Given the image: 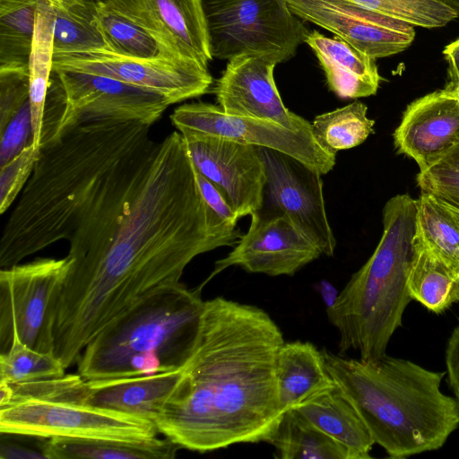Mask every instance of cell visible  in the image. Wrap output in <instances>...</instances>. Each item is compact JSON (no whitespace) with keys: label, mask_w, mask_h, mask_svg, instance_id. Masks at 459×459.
<instances>
[{"label":"cell","mask_w":459,"mask_h":459,"mask_svg":"<svg viewBox=\"0 0 459 459\" xmlns=\"http://www.w3.org/2000/svg\"><path fill=\"white\" fill-rule=\"evenodd\" d=\"M241 236L204 200L179 132L143 143L110 170L68 240L54 354L65 368L76 363L112 319Z\"/></svg>","instance_id":"obj_1"},{"label":"cell","mask_w":459,"mask_h":459,"mask_svg":"<svg viewBox=\"0 0 459 459\" xmlns=\"http://www.w3.org/2000/svg\"><path fill=\"white\" fill-rule=\"evenodd\" d=\"M284 342L263 308L223 297L205 300L195 346L154 420L159 432L198 453L267 443L284 413L276 385Z\"/></svg>","instance_id":"obj_2"},{"label":"cell","mask_w":459,"mask_h":459,"mask_svg":"<svg viewBox=\"0 0 459 459\" xmlns=\"http://www.w3.org/2000/svg\"><path fill=\"white\" fill-rule=\"evenodd\" d=\"M151 126L100 119L78 124L40 148L0 238V268L69 240L110 170L147 141Z\"/></svg>","instance_id":"obj_3"},{"label":"cell","mask_w":459,"mask_h":459,"mask_svg":"<svg viewBox=\"0 0 459 459\" xmlns=\"http://www.w3.org/2000/svg\"><path fill=\"white\" fill-rule=\"evenodd\" d=\"M333 381L390 458L437 450L459 427V404L440 390L445 372L386 354L375 360L322 350Z\"/></svg>","instance_id":"obj_4"},{"label":"cell","mask_w":459,"mask_h":459,"mask_svg":"<svg viewBox=\"0 0 459 459\" xmlns=\"http://www.w3.org/2000/svg\"><path fill=\"white\" fill-rule=\"evenodd\" d=\"M417 213L418 199L407 194L387 201L383 234L375 251L326 308L328 320L339 333L338 353L352 350L365 360L386 354L412 300L407 279L415 249Z\"/></svg>","instance_id":"obj_5"},{"label":"cell","mask_w":459,"mask_h":459,"mask_svg":"<svg viewBox=\"0 0 459 459\" xmlns=\"http://www.w3.org/2000/svg\"><path fill=\"white\" fill-rule=\"evenodd\" d=\"M202 289L181 282L134 303L88 342L76 362L77 373L91 381L182 368L199 333Z\"/></svg>","instance_id":"obj_6"},{"label":"cell","mask_w":459,"mask_h":459,"mask_svg":"<svg viewBox=\"0 0 459 459\" xmlns=\"http://www.w3.org/2000/svg\"><path fill=\"white\" fill-rule=\"evenodd\" d=\"M212 58L264 54L292 58L309 33L283 0H203Z\"/></svg>","instance_id":"obj_7"},{"label":"cell","mask_w":459,"mask_h":459,"mask_svg":"<svg viewBox=\"0 0 459 459\" xmlns=\"http://www.w3.org/2000/svg\"><path fill=\"white\" fill-rule=\"evenodd\" d=\"M72 259L38 258L0 270V353L13 338L41 352H54L59 297Z\"/></svg>","instance_id":"obj_8"},{"label":"cell","mask_w":459,"mask_h":459,"mask_svg":"<svg viewBox=\"0 0 459 459\" xmlns=\"http://www.w3.org/2000/svg\"><path fill=\"white\" fill-rule=\"evenodd\" d=\"M0 432L39 438H100L145 441L160 433L136 415L88 403L26 400L0 407Z\"/></svg>","instance_id":"obj_9"},{"label":"cell","mask_w":459,"mask_h":459,"mask_svg":"<svg viewBox=\"0 0 459 459\" xmlns=\"http://www.w3.org/2000/svg\"><path fill=\"white\" fill-rule=\"evenodd\" d=\"M53 71L79 72L113 78L157 92L170 104L207 93L212 84L208 67L190 59L137 58L108 49L54 54Z\"/></svg>","instance_id":"obj_10"},{"label":"cell","mask_w":459,"mask_h":459,"mask_svg":"<svg viewBox=\"0 0 459 459\" xmlns=\"http://www.w3.org/2000/svg\"><path fill=\"white\" fill-rule=\"evenodd\" d=\"M178 132H193L226 138L244 144L285 153L325 175L335 165V156L324 150L313 137L276 123L231 116L218 105L194 102L178 107L170 116Z\"/></svg>","instance_id":"obj_11"},{"label":"cell","mask_w":459,"mask_h":459,"mask_svg":"<svg viewBox=\"0 0 459 459\" xmlns=\"http://www.w3.org/2000/svg\"><path fill=\"white\" fill-rule=\"evenodd\" d=\"M180 134L197 171L225 195L238 219L261 212L267 177L260 147L193 132Z\"/></svg>","instance_id":"obj_12"},{"label":"cell","mask_w":459,"mask_h":459,"mask_svg":"<svg viewBox=\"0 0 459 459\" xmlns=\"http://www.w3.org/2000/svg\"><path fill=\"white\" fill-rule=\"evenodd\" d=\"M54 72L62 83L66 100L58 138L67 129L93 120L138 121L152 126L171 105L157 92L113 78L79 72Z\"/></svg>","instance_id":"obj_13"},{"label":"cell","mask_w":459,"mask_h":459,"mask_svg":"<svg viewBox=\"0 0 459 459\" xmlns=\"http://www.w3.org/2000/svg\"><path fill=\"white\" fill-rule=\"evenodd\" d=\"M247 231L225 257L216 261L212 278L230 266L269 276L295 274L322 255L321 250L281 212L263 216L255 212Z\"/></svg>","instance_id":"obj_14"},{"label":"cell","mask_w":459,"mask_h":459,"mask_svg":"<svg viewBox=\"0 0 459 459\" xmlns=\"http://www.w3.org/2000/svg\"><path fill=\"white\" fill-rule=\"evenodd\" d=\"M261 154L270 204L286 214L322 255L333 256L336 239L326 213L322 175L285 153L261 148Z\"/></svg>","instance_id":"obj_15"},{"label":"cell","mask_w":459,"mask_h":459,"mask_svg":"<svg viewBox=\"0 0 459 459\" xmlns=\"http://www.w3.org/2000/svg\"><path fill=\"white\" fill-rule=\"evenodd\" d=\"M278 64L256 53L229 60L212 88L218 106L228 115L271 121L313 137L311 123L288 109L279 94L273 77Z\"/></svg>","instance_id":"obj_16"},{"label":"cell","mask_w":459,"mask_h":459,"mask_svg":"<svg viewBox=\"0 0 459 459\" xmlns=\"http://www.w3.org/2000/svg\"><path fill=\"white\" fill-rule=\"evenodd\" d=\"M303 21L325 29L377 59L405 50L415 38L411 24L345 0H283Z\"/></svg>","instance_id":"obj_17"},{"label":"cell","mask_w":459,"mask_h":459,"mask_svg":"<svg viewBox=\"0 0 459 459\" xmlns=\"http://www.w3.org/2000/svg\"><path fill=\"white\" fill-rule=\"evenodd\" d=\"M151 32L174 57L212 60L203 0H99Z\"/></svg>","instance_id":"obj_18"},{"label":"cell","mask_w":459,"mask_h":459,"mask_svg":"<svg viewBox=\"0 0 459 459\" xmlns=\"http://www.w3.org/2000/svg\"><path fill=\"white\" fill-rule=\"evenodd\" d=\"M394 142L420 170L436 162L459 144V98L441 90L412 101L394 133Z\"/></svg>","instance_id":"obj_19"},{"label":"cell","mask_w":459,"mask_h":459,"mask_svg":"<svg viewBox=\"0 0 459 459\" xmlns=\"http://www.w3.org/2000/svg\"><path fill=\"white\" fill-rule=\"evenodd\" d=\"M305 43L315 53L331 91L341 99H358L377 93L381 77L376 59L338 38L309 31Z\"/></svg>","instance_id":"obj_20"},{"label":"cell","mask_w":459,"mask_h":459,"mask_svg":"<svg viewBox=\"0 0 459 459\" xmlns=\"http://www.w3.org/2000/svg\"><path fill=\"white\" fill-rule=\"evenodd\" d=\"M181 368L173 371L88 381L87 403L154 422L173 393Z\"/></svg>","instance_id":"obj_21"},{"label":"cell","mask_w":459,"mask_h":459,"mask_svg":"<svg viewBox=\"0 0 459 459\" xmlns=\"http://www.w3.org/2000/svg\"><path fill=\"white\" fill-rule=\"evenodd\" d=\"M291 409L343 445L353 459L371 458L375 441L358 410L335 382Z\"/></svg>","instance_id":"obj_22"},{"label":"cell","mask_w":459,"mask_h":459,"mask_svg":"<svg viewBox=\"0 0 459 459\" xmlns=\"http://www.w3.org/2000/svg\"><path fill=\"white\" fill-rule=\"evenodd\" d=\"M334 383L322 351L309 342H284L276 358V385L282 411Z\"/></svg>","instance_id":"obj_23"},{"label":"cell","mask_w":459,"mask_h":459,"mask_svg":"<svg viewBox=\"0 0 459 459\" xmlns=\"http://www.w3.org/2000/svg\"><path fill=\"white\" fill-rule=\"evenodd\" d=\"M181 447L169 437L145 441L100 438H47V459H171Z\"/></svg>","instance_id":"obj_24"},{"label":"cell","mask_w":459,"mask_h":459,"mask_svg":"<svg viewBox=\"0 0 459 459\" xmlns=\"http://www.w3.org/2000/svg\"><path fill=\"white\" fill-rule=\"evenodd\" d=\"M407 287L412 299L435 314L459 302V274L433 254L417 233Z\"/></svg>","instance_id":"obj_25"},{"label":"cell","mask_w":459,"mask_h":459,"mask_svg":"<svg viewBox=\"0 0 459 459\" xmlns=\"http://www.w3.org/2000/svg\"><path fill=\"white\" fill-rule=\"evenodd\" d=\"M281 459H353L341 443L324 433L294 409L284 411L271 439Z\"/></svg>","instance_id":"obj_26"},{"label":"cell","mask_w":459,"mask_h":459,"mask_svg":"<svg viewBox=\"0 0 459 459\" xmlns=\"http://www.w3.org/2000/svg\"><path fill=\"white\" fill-rule=\"evenodd\" d=\"M55 12L48 0H39L29 60L32 143L39 147L44 108L53 72Z\"/></svg>","instance_id":"obj_27"},{"label":"cell","mask_w":459,"mask_h":459,"mask_svg":"<svg viewBox=\"0 0 459 459\" xmlns=\"http://www.w3.org/2000/svg\"><path fill=\"white\" fill-rule=\"evenodd\" d=\"M50 4L55 12L54 54L108 50L92 0H55Z\"/></svg>","instance_id":"obj_28"},{"label":"cell","mask_w":459,"mask_h":459,"mask_svg":"<svg viewBox=\"0 0 459 459\" xmlns=\"http://www.w3.org/2000/svg\"><path fill=\"white\" fill-rule=\"evenodd\" d=\"M92 1L95 18L107 41L108 51L144 59L177 58L143 27L108 4Z\"/></svg>","instance_id":"obj_29"},{"label":"cell","mask_w":459,"mask_h":459,"mask_svg":"<svg viewBox=\"0 0 459 459\" xmlns=\"http://www.w3.org/2000/svg\"><path fill=\"white\" fill-rule=\"evenodd\" d=\"M39 0H0V68L29 67Z\"/></svg>","instance_id":"obj_30"},{"label":"cell","mask_w":459,"mask_h":459,"mask_svg":"<svg viewBox=\"0 0 459 459\" xmlns=\"http://www.w3.org/2000/svg\"><path fill=\"white\" fill-rule=\"evenodd\" d=\"M367 111L368 107L356 100L316 116L311 123L315 141L334 155L361 144L374 132L375 121L368 117Z\"/></svg>","instance_id":"obj_31"},{"label":"cell","mask_w":459,"mask_h":459,"mask_svg":"<svg viewBox=\"0 0 459 459\" xmlns=\"http://www.w3.org/2000/svg\"><path fill=\"white\" fill-rule=\"evenodd\" d=\"M417 237L459 274L458 223L440 201L427 193L418 199Z\"/></svg>","instance_id":"obj_32"},{"label":"cell","mask_w":459,"mask_h":459,"mask_svg":"<svg viewBox=\"0 0 459 459\" xmlns=\"http://www.w3.org/2000/svg\"><path fill=\"white\" fill-rule=\"evenodd\" d=\"M66 368L54 352L38 351L13 338L10 348L0 353V382L16 384L59 377Z\"/></svg>","instance_id":"obj_33"},{"label":"cell","mask_w":459,"mask_h":459,"mask_svg":"<svg viewBox=\"0 0 459 459\" xmlns=\"http://www.w3.org/2000/svg\"><path fill=\"white\" fill-rule=\"evenodd\" d=\"M88 392V381L78 373L16 384L0 382V407L32 399L86 403Z\"/></svg>","instance_id":"obj_34"},{"label":"cell","mask_w":459,"mask_h":459,"mask_svg":"<svg viewBox=\"0 0 459 459\" xmlns=\"http://www.w3.org/2000/svg\"><path fill=\"white\" fill-rule=\"evenodd\" d=\"M365 9L427 29L458 18L455 9L437 0H345Z\"/></svg>","instance_id":"obj_35"},{"label":"cell","mask_w":459,"mask_h":459,"mask_svg":"<svg viewBox=\"0 0 459 459\" xmlns=\"http://www.w3.org/2000/svg\"><path fill=\"white\" fill-rule=\"evenodd\" d=\"M417 183L421 193L459 210V144L428 168L420 170Z\"/></svg>","instance_id":"obj_36"},{"label":"cell","mask_w":459,"mask_h":459,"mask_svg":"<svg viewBox=\"0 0 459 459\" xmlns=\"http://www.w3.org/2000/svg\"><path fill=\"white\" fill-rule=\"evenodd\" d=\"M40 148L32 143L0 166V212L4 213L28 182Z\"/></svg>","instance_id":"obj_37"},{"label":"cell","mask_w":459,"mask_h":459,"mask_svg":"<svg viewBox=\"0 0 459 459\" xmlns=\"http://www.w3.org/2000/svg\"><path fill=\"white\" fill-rule=\"evenodd\" d=\"M29 100V67L0 68V133Z\"/></svg>","instance_id":"obj_38"},{"label":"cell","mask_w":459,"mask_h":459,"mask_svg":"<svg viewBox=\"0 0 459 459\" xmlns=\"http://www.w3.org/2000/svg\"><path fill=\"white\" fill-rule=\"evenodd\" d=\"M0 134V166H3L32 143L30 100L23 105Z\"/></svg>","instance_id":"obj_39"},{"label":"cell","mask_w":459,"mask_h":459,"mask_svg":"<svg viewBox=\"0 0 459 459\" xmlns=\"http://www.w3.org/2000/svg\"><path fill=\"white\" fill-rule=\"evenodd\" d=\"M200 190L206 203L226 222L237 225L239 220L225 195L195 169Z\"/></svg>","instance_id":"obj_40"},{"label":"cell","mask_w":459,"mask_h":459,"mask_svg":"<svg viewBox=\"0 0 459 459\" xmlns=\"http://www.w3.org/2000/svg\"><path fill=\"white\" fill-rule=\"evenodd\" d=\"M447 380L459 404V324L453 330L446 349Z\"/></svg>","instance_id":"obj_41"},{"label":"cell","mask_w":459,"mask_h":459,"mask_svg":"<svg viewBox=\"0 0 459 459\" xmlns=\"http://www.w3.org/2000/svg\"><path fill=\"white\" fill-rule=\"evenodd\" d=\"M1 459H31L44 458L45 455L40 451L37 452L14 444L2 443L0 446Z\"/></svg>","instance_id":"obj_42"},{"label":"cell","mask_w":459,"mask_h":459,"mask_svg":"<svg viewBox=\"0 0 459 459\" xmlns=\"http://www.w3.org/2000/svg\"><path fill=\"white\" fill-rule=\"evenodd\" d=\"M445 59L448 65V82L459 81V39L451 42L443 50Z\"/></svg>","instance_id":"obj_43"},{"label":"cell","mask_w":459,"mask_h":459,"mask_svg":"<svg viewBox=\"0 0 459 459\" xmlns=\"http://www.w3.org/2000/svg\"><path fill=\"white\" fill-rule=\"evenodd\" d=\"M315 288L322 296L326 308L334 304L338 298L339 291L329 281L323 280L316 283Z\"/></svg>","instance_id":"obj_44"},{"label":"cell","mask_w":459,"mask_h":459,"mask_svg":"<svg viewBox=\"0 0 459 459\" xmlns=\"http://www.w3.org/2000/svg\"><path fill=\"white\" fill-rule=\"evenodd\" d=\"M446 92L459 98V81L455 82H447L446 86L443 89Z\"/></svg>","instance_id":"obj_45"},{"label":"cell","mask_w":459,"mask_h":459,"mask_svg":"<svg viewBox=\"0 0 459 459\" xmlns=\"http://www.w3.org/2000/svg\"><path fill=\"white\" fill-rule=\"evenodd\" d=\"M441 203L448 209V211L454 216V218L455 219V221H456V222L458 223V226H459V210L455 208V207H452V206L448 205L446 203H443V202H441Z\"/></svg>","instance_id":"obj_46"},{"label":"cell","mask_w":459,"mask_h":459,"mask_svg":"<svg viewBox=\"0 0 459 459\" xmlns=\"http://www.w3.org/2000/svg\"><path fill=\"white\" fill-rule=\"evenodd\" d=\"M48 1H50V2H51V1H55V0H48Z\"/></svg>","instance_id":"obj_47"}]
</instances>
